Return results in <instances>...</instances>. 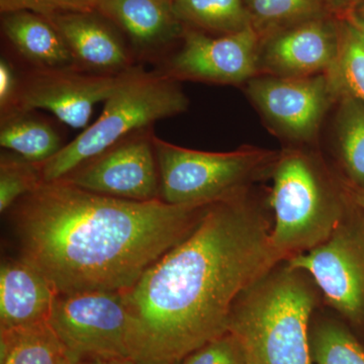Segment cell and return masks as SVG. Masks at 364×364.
I'll list each match as a JSON object with an SVG mask.
<instances>
[{"instance_id": "18", "label": "cell", "mask_w": 364, "mask_h": 364, "mask_svg": "<svg viewBox=\"0 0 364 364\" xmlns=\"http://www.w3.org/2000/svg\"><path fill=\"white\" fill-rule=\"evenodd\" d=\"M33 112H14L0 117V146L28 161L44 163L64 145L58 132Z\"/></svg>"}, {"instance_id": "12", "label": "cell", "mask_w": 364, "mask_h": 364, "mask_svg": "<svg viewBox=\"0 0 364 364\" xmlns=\"http://www.w3.org/2000/svg\"><path fill=\"white\" fill-rule=\"evenodd\" d=\"M247 92L273 128L299 142L313 140L330 105L338 100L326 73L256 76L248 81Z\"/></svg>"}, {"instance_id": "30", "label": "cell", "mask_w": 364, "mask_h": 364, "mask_svg": "<svg viewBox=\"0 0 364 364\" xmlns=\"http://www.w3.org/2000/svg\"><path fill=\"white\" fill-rule=\"evenodd\" d=\"M359 0H326L330 11L336 18L341 16L349 7L353 6Z\"/></svg>"}, {"instance_id": "14", "label": "cell", "mask_w": 364, "mask_h": 364, "mask_svg": "<svg viewBox=\"0 0 364 364\" xmlns=\"http://www.w3.org/2000/svg\"><path fill=\"white\" fill-rule=\"evenodd\" d=\"M45 18L58 30L81 70L114 75L136 66L133 53L116 26L97 11H73Z\"/></svg>"}, {"instance_id": "24", "label": "cell", "mask_w": 364, "mask_h": 364, "mask_svg": "<svg viewBox=\"0 0 364 364\" xmlns=\"http://www.w3.org/2000/svg\"><path fill=\"white\" fill-rule=\"evenodd\" d=\"M315 364H364V345L341 318H318L311 329Z\"/></svg>"}, {"instance_id": "1", "label": "cell", "mask_w": 364, "mask_h": 364, "mask_svg": "<svg viewBox=\"0 0 364 364\" xmlns=\"http://www.w3.org/2000/svg\"><path fill=\"white\" fill-rule=\"evenodd\" d=\"M272 219L249 191L210 203L191 234L123 291L136 364H179L228 332L242 291L277 263Z\"/></svg>"}, {"instance_id": "16", "label": "cell", "mask_w": 364, "mask_h": 364, "mask_svg": "<svg viewBox=\"0 0 364 364\" xmlns=\"http://www.w3.org/2000/svg\"><path fill=\"white\" fill-rule=\"evenodd\" d=\"M58 293L30 262L2 260L0 267V330L23 329L49 322Z\"/></svg>"}, {"instance_id": "8", "label": "cell", "mask_w": 364, "mask_h": 364, "mask_svg": "<svg viewBox=\"0 0 364 364\" xmlns=\"http://www.w3.org/2000/svg\"><path fill=\"white\" fill-rule=\"evenodd\" d=\"M49 324L72 363L132 359V318L122 293L58 294Z\"/></svg>"}, {"instance_id": "17", "label": "cell", "mask_w": 364, "mask_h": 364, "mask_svg": "<svg viewBox=\"0 0 364 364\" xmlns=\"http://www.w3.org/2000/svg\"><path fill=\"white\" fill-rule=\"evenodd\" d=\"M1 30L11 47L33 68L77 67L58 30L41 14L26 11L1 14Z\"/></svg>"}, {"instance_id": "20", "label": "cell", "mask_w": 364, "mask_h": 364, "mask_svg": "<svg viewBox=\"0 0 364 364\" xmlns=\"http://www.w3.org/2000/svg\"><path fill=\"white\" fill-rule=\"evenodd\" d=\"M336 145L341 176L347 183L364 191V102L356 98L339 100Z\"/></svg>"}, {"instance_id": "22", "label": "cell", "mask_w": 364, "mask_h": 364, "mask_svg": "<svg viewBox=\"0 0 364 364\" xmlns=\"http://www.w3.org/2000/svg\"><path fill=\"white\" fill-rule=\"evenodd\" d=\"M339 51L328 78L338 100L343 97L364 102V33L339 18Z\"/></svg>"}, {"instance_id": "10", "label": "cell", "mask_w": 364, "mask_h": 364, "mask_svg": "<svg viewBox=\"0 0 364 364\" xmlns=\"http://www.w3.org/2000/svg\"><path fill=\"white\" fill-rule=\"evenodd\" d=\"M181 40V49L158 69L178 82L237 85L259 75L262 38L252 25L219 38L186 26Z\"/></svg>"}, {"instance_id": "28", "label": "cell", "mask_w": 364, "mask_h": 364, "mask_svg": "<svg viewBox=\"0 0 364 364\" xmlns=\"http://www.w3.org/2000/svg\"><path fill=\"white\" fill-rule=\"evenodd\" d=\"M20 78L11 62L4 56L0 59V116L13 109L18 95Z\"/></svg>"}, {"instance_id": "4", "label": "cell", "mask_w": 364, "mask_h": 364, "mask_svg": "<svg viewBox=\"0 0 364 364\" xmlns=\"http://www.w3.org/2000/svg\"><path fill=\"white\" fill-rule=\"evenodd\" d=\"M272 176L270 240L279 259L286 261L327 240L351 198L343 177L303 151L280 153Z\"/></svg>"}, {"instance_id": "11", "label": "cell", "mask_w": 364, "mask_h": 364, "mask_svg": "<svg viewBox=\"0 0 364 364\" xmlns=\"http://www.w3.org/2000/svg\"><path fill=\"white\" fill-rule=\"evenodd\" d=\"M154 135L152 127L135 132L83 163L61 181L122 200H161Z\"/></svg>"}, {"instance_id": "29", "label": "cell", "mask_w": 364, "mask_h": 364, "mask_svg": "<svg viewBox=\"0 0 364 364\" xmlns=\"http://www.w3.org/2000/svg\"><path fill=\"white\" fill-rule=\"evenodd\" d=\"M338 18L349 21L364 33V0H359Z\"/></svg>"}, {"instance_id": "25", "label": "cell", "mask_w": 364, "mask_h": 364, "mask_svg": "<svg viewBox=\"0 0 364 364\" xmlns=\"http://www.w3.org/2000/svg\"><path fill=\"white\" fill-rule=\"evenodd\" d=\"M42 163L28 161L9 152L0 157V212L6 213L14 203L37 188L43 182Z\"/></svg>"}, {"instance_id": "2", "label": "cell", "mask_w": 364, "mask_h": 364, "mask_svg": "<svg viewBox=\"0 0 364 364\" xmlns=\"http://www.w3.org/2000/svg\"><path fill=\"white\" fill-rule=\"evenodd\" d=\"M208 205L122 200L43 181L11 218L21 258L58 294L123 293L196 229Z\"/></svg>"}, {"instance_id": "26", "label": "cell", "mask_w": 364, "mask_h": 364, "mask_svg": "<svg viewBox=\"0 0 364 364\" xmlns=\"http://www.w3.org/2000/svg\"><path fill=\"white\" fill-rule=\"evenodd\" d=\"M179 364H248L235 335L228 331L189 353Z\"/></svg>"}, {"instance_id": "15", "label": "cell", "mask_w": 364, "mask_h": 364, "mask_svg": "<svg viewBox=\"0 0 364 364\" xmlns=\"http://www.w3.org/2000/svg\"><path fill=\"white\" fill-rule=\"evenodd\" d=\"M97 11L127 36L134 58H159L186 31L172 0H100Z\"/></svg>"}, {"instance_id": "9", "label": "cell", "mask_w": 364, "mask_h": 364, "mask_svg": "<svg viewBox=\"0 0 364 364\" xmlns=\"http://www.w3.org/2000/svg\"><path fill=\"white\" fill-rule=\"evenodd\" d=\"M134 68L114 75L90 73L77 67L32 68L20 78L16 102L6 114L45 109L74 130H85L95 105L111 97Z\"/></svg>"}, {"instance_id": "19", "label": "cell", "mask_w": 364, "mask_h": 364, "mask_svg": "<svg viewBox=\"0 0 364 364\" xmlns=\"http://www.w3.org/2000/svg\"><path fill=\"white\" fill-rule=\"evenodd\" d=\"M0 364H73L49 322L0 330Z\"/></svg>"}, {"instance_id": "3", "label": "cell", "mask_w": 364, "mask_h": 364, "mask_svg": "<svg viewBox=\"0 0 364 364\" xmlns=\"http://www.w3.org/2000/svg\"><path fill=\"white\" fill-rule=\"evenodd\" d=\"M321 293L309 273L277 263L242 291L230 314L248 364H315L311 318Z\"/></svg>"}, {"instance_id": "5", "label": "cell", "mask_w": 364, "mask_h": 364, "mask_svg": "<svg viewBox=\"0 0 364 364\" xmlns=\"http://www.w3.org/2000/svg\"><path fill=\"white\" fill-rule=\"evenodd\" d=\"M178 81L160 71L136 66L105 102L102 114L70 143L41 164L44 182L61 181L124 138L188 109Z\"/></svg>"}, {"instance_id": "31", "label": "cell", "mask_w": 364, "mask_h": 364, "mask_svg": "<svg viewBox=\"0 0 364 364\" xmlns=\"http://www.w3.org/2000/svg\"><path fill=\"white\" fill-rule=\"evenodd\" d=\"M73 364H136L131 358L87 359Z\"/></svg>"}, {"instance_id": "27", "label": "cell", "mask_w": 364, "mask_h": 364, "mask_svg": "<svg viewBox=\"0 0 364 364\" xmlns=\"http://www.w3.org/2000/svg\"><path fill=\"white\" fill-rule=\"evenodd\" d=\"M100 0H0V13L26 11L50 16L73 11H97Z\"/></svg>"}, {"instance_id": "23", "label": "cell", "mask_w": 364, "mask_h": 364, "mask_svg": "<svg viewBox=\"0 0 364 364\" xmlns=\"http://www.w3.org/2000/svg\"><path fill=\"white\" fill-rule=\"evenodd\" d=\"M244 4L261 38L303 21L334 16L326 0H244Z\"/></svg>"}, {"instance_id": "13", "label": "cell", "mask_w": 364, "mask_h": 364, "mask_svg": "<svg viewBox=\"0 0 364 364\" xmlns=\"http://www.w3.org/2000/svg\"><path fill=\"white\" fill-rule=\"evenodd\" d=\"M339 20L324 16L287 26L261 40L259 74L309 77L327 73L339 51Z\"/></svg>"}, {"instance_id": "6", "label": "cell", "mask_w": 364, "mask_h": 364, "mask_svg": "<svg viewBox=\"0 0 364 364\" xmlns=\"http://www.w3.org/2000/svg\"><path fill=\"white\" fill-rule=\"evenodd\" d=\"M160 179V198L170 205L212 203L249 191L272 174L280 153L256 147L205 152L179 147L153 136Z\"/></svg>"}, {"instance_id": "7", "label": "cell", "mask_w": 364, "mask_h": 364, "mask_svg": "<svg viewBox=\"0 0 364 364\" xmlns=\"http://www.w3.org/2000/svg\"><path fill=\"white\" fill-rule=\"evenodd\" d=\"M286 262L309 273L326 304L358 337H364L363 208L351 198L348 210L327 240Z\"/></svg>"}, {"instance_id": "21", "label": "cell", "mask_w": 364, "mask_h": 364, "mask_svg": "<svg viewBox=\"0 0 364 364\" xmlns=\"http://www.w3.org/2000/svg\"><path fill=\"white\" fill-rule=\"evenodd\" d=\"M177 18L186 28L229 35L251 26L244 0H172Z\"/></svg>"}, {"instance_id": "32", "label": "cell", "mask_w": 364, "mask_h": 364, "mask_svg": "<svg viewBox=\"0 0 364 364\" xmlns=\"http://www.w3.org/2000/svg\"><path fill=\"white\" fill-rule=\"evenodd\" d=\"M345 184H346L347 191H348L349 196H351L352 200H353V202L355 203L359 208H363V210H364L363 189L354 188V186H350V184L347 183L346 181H345Z\"/></svg>"}]
</instances>
